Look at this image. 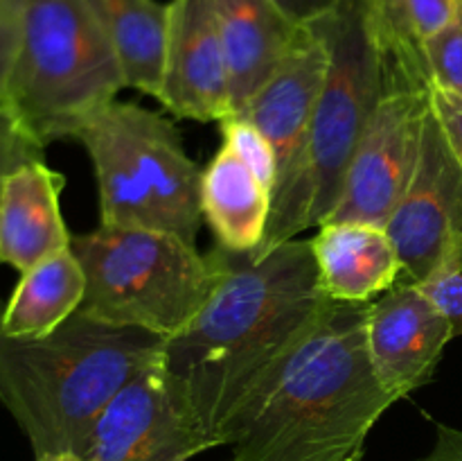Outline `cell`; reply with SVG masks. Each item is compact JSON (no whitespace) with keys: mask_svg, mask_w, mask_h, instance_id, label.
Returning <instances> with one entry per match:
<instances>
[{"mask_svg":"<svg viewBox=\"0 0 462 461\" xmlns=\"http://www.w3.org/2000/svg\"><path fill=\"white\" fill-rule=\"evenodd\" d=\"M219 127L224 136V147L230 149L273 193L278 183V156L269 138L253 122L237 113L221 120Z\"/></svg>","mask_w":462,"mask_h":461,"instance_id":"21","label":"cell"},{"mask_svg":"<svg viewBox=\"0 0 462 461\" xmlns=\"http://www.w3.org/2000/svg\"><path fill=\"white\" fill-rule=\"evenodd\" d=\"M165 337L90 319L79 310L39 339L0 334V400L36 456L86 461L113 398L161 360Z\"/></svg>","mask_w":462,"mask_h":461,"instance_id":"3","label":"cell"},{"mask_svg":"<svg viewBox=\"0 0 462 461\" xmlns=\"http://www.w3.org/2000/svg\"><path fill=\"white\" fill-rule=\"evenodd\" d=\"M18 36H21V18L0 5V102H3L5 84L16 57Z\"/></svg>","mask_w":462,"mask_h":461,"instance_id":"26","label":"cell"},{"mask_svg":"<svg viewBox=\"0 0 462 461\" xmlns=\"http://www.w3.org/2000/svg\"><path fill=\"white\" fill-rule=\"evenodd\" d=\"M0 5H3L5 9H9V12H12L14 16L21 18L23 12H25L27 5H30V0H0Z\"/></svg>","mask_w":462,"mask_h":461,"instance_id":"28","label":"cell"},{"mask_svg":"<svg viewBox=\"0 0 462 461\" xmlns=\"http://www.w3.org/2000/svg\"><path fill=\"white\" fill-rule=\"evenodd\" d=\"M427 461H454V459H449V456H445V455H438V452H431Z\"/></svg>","mask_w":462,"mask_h":461,"instance_id":"30","label":"cell"},{"mask_svg":"<svg viewBox=\"0 0 462 461\" xmlns=\"http://www.w3.org/2000/svg\"><path fill=\"white\" fill-rule=\"evenodd\" d=\"M328 71L329 50L319 25L316 21L302 23L282 63L237 111L273 145L278 183L300 154Z\"/></svg>","mask_w":462,"mask_h":461,"instance_id":"13","label":"cell"},{"mask_svg":"<svg viewBox=\"0 0 462 461\" xmlns=\"http://www.w3.org/2000/svg\"><path fill=\"white\" fill-rule=\"evenodd\" d=\"M289 18L296 23H310L314 18L323 16L329 9L338 7L346 0H275Z\"/></svg>","mask_w":462,"mask_h":461,"instance_id":"27","label":"cell"},{"mask_svg":"<svg viewBox=\"0 0 462 461\" xmlns=\"http://www.w3.org/2000/svg\"><path fill=\"white\" fill-rule=\"evenodd\" d=\"M319 283L334 303H370L388 292L404 274L395 242L383 226L338 224L319 226L311 238Z\"/></svg>","mask_w":462,"mask_h":461,"instance_id":"15","label":"cell"},{"mask_svg":"<svg viewBox=\"0 0 462 461\" xmlns=\"http://www.w3.org/2000/svg\"><path fill=\"white\" fill-rule=\"evenodd\" d=\"M386 230L409 283L462 274V167L431 111L415 174Z\"/></svg>","mask_w":462,"mask_h":461,"instance_id":"9","label":"cell"},{"mask_svg":"<svg viewBox=\"0 0 462 461\" xmlns=\"http://www.w3.org/2000/svg\"><path fill=\"white\" fill-rule=\"evenodd\" d=\"M0 321H3V307H0Z\"/></svg>","mask_w":462,"mask_h":461,"instance_id":"31","label":"cell"},{"mask_svg":"<svg viewBox=\"0 0 462 461\" xmlns=\"http://www.w3.org/2000/svg\"><path fill=\"white\" fill-rule=\"evenodd\" d=\"M219 447L167 378L161 360L104 409L86 461H188Z\"/></svg>","mask_w":462,"mask_h":461,"instance_id":"10","label":"cell"},{"mask_svg":"<svg viewBox=\"0 0 462 461\" xmlns=\"http://www.w3.org/2000/svg\"><path fill=\"white\" fill-rule=\"evenodd\" d=\"M86 276L79 312L170 339L206 306L219 280L217 249L208 256L174 233L99 226L72 235Z\"/></svg>","mask_w":462,"mask_h":461,"instance_id":"7","label":"cell"},{"mask_svg":"<svg viewBox=\"0 0 462 461\" xmlns=\"http://www.w3.org/2000/svg\"><path fill=\"white\" fill-rule=\"evenodd\" d=\"M314 21L328 43L329 71L300 154L273 190L264 240L246 253L253 260L329 220L382 98L383 54L370 0H346Z\"/></svg>","mask_w":462,"mask_h":461,"instance_id":"4","label":"cell"},{"mask_svg":"<svg viewBox=\"0 0 462 461\" xmlns=\"http://www.w3.org/2000/svg\"><path fill=\"white\" fill-rule=\"evenodd\" d=\"M84 294V269L72 249H63L23 271L12 298L3 307L0 334L14 339L45 337L79 310Z\"/></svg>","mask_w":462,"mask_h":461,"instance_id":"18","label":"cell"},{"mask_svg":"<svg viewBox=\"0 0 462 461\" xmlns=\"http://www.w3.org/2000/svg\"><path fill=\"white\" fill-rule=\"evenodd\" d=\"M454 328L420 285L397 283L370 303L365 346L377 380L402 400L431 382Z\"/></svg>","mask_w":462,"mask_h":461,"instance_id":"12","label":"cell"},{"mask_svg":"<svg viewBox=\"0 0 462 461\" xmlns=\"http://www.w3.org/2000/svg\"><path fill=\"white\" fill-rule=\"evenodd\" d=\"M377 34L422 48L458 16L462 0H370Z\"/></svg>","mask_w":462,"mask_h":461,"instance_id":"20","label":"cell"},{"mask_svg":"<svg viewBox=\"0 0 462 461\" xmlns=\"http://www.w3.org/2000/svg\"><path fill=\"white\" fill-rule=\"evenodd\" d=\"M420 287L427 292V296L431 298L438 306V310L447 316V321L454 328V337L462 334V274H449L442 276V278L431 280V283H424Z\"/></svg>","mask_w":462,"mask_h":461,"instance_id":"25","label":"cell"},{"mask_svg":"<svg viewBox=\"0 0 462 461\" xmlns=\"http://www.w3.org/2000/svg\"><path fill=\"white\" fill-rule=\"evenodd\" d=\"M77 140L95 167L102 226L174 233L197 244L201 172L174 122L134 102H113Z\"/></svg>","mask_w":462,"mask_h":461,"instance_id":"6","label":"cell"},{"mask_svg":"<svg viewBox=\"0 0 462 461\" xmlns=\"http://www.w3.org/2000/svg\"><path fill=\"white\" fill-rule=\"evenodd\" d=\"M228 63L235 113L282 63L302 23L275 0H212Z\"/></svg>","mask_w":462,"mask_h":461,"instance_id":"16","label":"cell"},{"mask_svg":"<svg viewBox=\"0 0 462 461\" xmlns=\"http://www.w3.org/2000/svg\"><path fill=\"white\" fill-rule=\"evenodd\" d=\"M221 274L206 306L174 337L161 364L179 396L219 446L235 416L284 369L328 307L311 240L269 256L217 247Z\"/></svg>","mask_w":462,"mask_h":461,"instance_id":"1","label":"cell"},{"mask_svg":"<svg viewBox=\"0 0 462 461\" xmlns=\"http://www.w3.org/2000/svg\"><path fill=\"white\" fill-rule=\"evenodd\" d=\"M273 193L221 147L201 172V212L219 247L233 253H255L269 226Z\"/></svg>","mask_w":462,"mask_h":461,"instance_id":"17","label":"cell"},{"mask_svg":"<svg viewBox=\"0 0 462 461\" xmlns=\"http://www.w3.org/2000/svg\"><path fill=\"white\" fill-rule=\"evenodd\" d=\"M43 145L27 131L21 118L0 102V194L7 176L23 163L43 158Z\"/></svg>","mask_w":462,"mask_h":461,"instance_id":"23","label":"cell"},{"mask_svg":"<svg viewBox=\"0 0 462 461\" xmlns=\"http://www.w3.org/2000/svg\"><path fill=\"white\" fill-rule=\"evenodd\" d=\"M36 461H81V459H77L75 455H43V456H36Z\"/></svg>","mask_w":462,"mask_h":461,"instance_id":"29","label":"cell"},{"mask_svg":"<svg viewBox=\"0 0 462 461\" xmlns=\"http://www.w3.org/2000/svg\"><path fill=\"white\" fill-rule=\"evenodd\" d=\"M113 45L126 89L158 98L165 66L170 3L158 0H86Z\"/></svg>","mask_w":462,"mask_h":461,"instance_id":"19","label":"cell"},{"mask_svg":"<svg viewBox=\"0 0 462 461\" xmlns=\"http://www.w3.org/2000/svg\"><path fill=\"white\" fill-rule=\"evenodd\" d=\"M379 36V34H377ZM383 90L352 158L346 188L325 224L355 221L386 229L404 197L422 149L431 111V72L422 48L379 36Z\"/></svg>","mask_w":462,"mask_h":461,"instance_id":"8","label":"cell"},{"mask_svg":"<svg viewBox=\"0 0 462 461\" xmlns=\"http://www.w3.org/2000/svg\"><path fill=\"white\" fill-rule=\"evenodd\" d=\"M433 84L462 95V7L458 16L422 45Z\"/></svg>","mask_w":462,"mask_h":461,"instance_id":"22","label":"cell"},{"mask_svg":"<svg viewBox=\"0 0 462 461\" xmlns=\"http://www.w3.org/2000/svg\"><path fill=\"white\" fill-rule=\"evenodd\" d=\"M63 185L61 172L43 158L23 163L7 176L0 194V265L23 274L70 247L59 206Z\"/></svg>","mask_w":462,"mask_h":461,"instance_id":"14","label":"cell"},{"mask_svg":"<svg viewBox=\"0 0 462 461\" xmlns=\"http://www.w3.org/2000/svg\"><path fill=\"white\" fill-rule=\"evenodd\" d=\"M158 102L176 118L221 122L235 113L212 0H171Z\"/></svg>","mask_w":462,"mask_h":461,"instance_id":"11","label":"cell"},{"mask_svg":"<svg viewBox=\"0 0 462 461\" xmlns=\"http://www.w3.org/2000/svg\"><path fill=\"white\" fill-rule=\"evenodd\" d=\"M431 113L436 116L447 145L462 167V95L431 86Z\"/></svg>","mask_w":462,"mask_h":461,"instance_id":"24","label":"cell"},{"mask_svg":"<svg viewBox=\"0 0 462 461\" xmlns=\"http://www.w3.org/2000/svg\"><path fill=\"white\" fill-rule=\"evenodd\" d=\"M370 303H328L278 378L226 428L233 461H361L397 402L365 346Z\"/></svg>","mask_w":462,"mask_h":461,"instance_id":"2","label":"cell"},{"mask_svg":"<svg viewBox=\"0 0 462 461\" xmlns=\"http://www.w3.org/2000/svg\"><path fill=\"white\" fill-rule=\"evenodd\" d=\"M122 89L116 50L86 0H30L3 102L43 147L77 138Z\"/></svg>","mask_w":462,"mask_h":461,"instance_id":"5","label":"cell"}]
</instances>
